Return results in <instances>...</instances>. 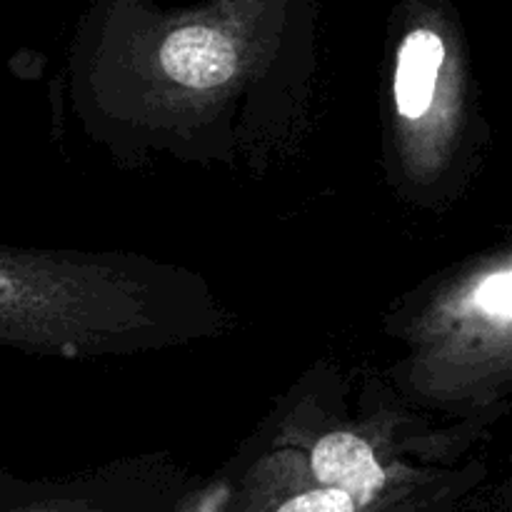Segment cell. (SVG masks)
<instances>
[{
	"label": "cell",
	"mask_w": 512,
	"mask_h": 512,
	"mask_svg": "<svg viewBox=\"0 0 512 512\" xmlns=\"http://www.w3.org/2000/svg\"><path fill=\"white\" fill-rule=\"evenodd\" d=\"M230 0L198 10L190 20L165 30L158 43V63L175 83L188 88H213L235 73L238 40L228 18Z\"/></svg>",
	"instance_id": "cell-1"
},
{
	"label": "cell",
	"mask_w": 512,
	"mask_h": 512,
	"mask_svg": "<svg viewBox=\"0 0 512 512\" xmlns=\"http://www.w3.org/2000/svg\"><path fill=\"white\" fill-rule=\"evenodd\" d=\"M310 475L318 485L343 490L363 512L388 508L395 498V480L378 460L370 443L348 430L323 435L310 450Z\"/></svg>",
	"instance_id": "cell-2"
},
{
	"label": "cell",
	"mask_w": 512,
	"mask_h": 512,
	"mask_svg": "<svg viewBox=\"0 0 512 512\" xmlns=\"http://www.w3.org/2000/svg\"><path fill=\"white\" fill-rule=\"evenodd\" d=\"M448 63L445 38L433 23H415L398 45L393 98L400 118L418 123L433 108Z\"/></svg>",
	"instance_id": "cell-3"
},
{
	"label": "cell",
	"mask_w": 512,
	"mask_h": 512,
	"mask_svg": "<svg viewBox=\"0 0 512 512\" xmlns=\"http://www.w3.org/2000/svg\"><path fill=\"white\" fill-rule=\"evenodd\" d=\"M248 512H363L343 490L325 488L315 480L295 488L263 493Z\"/></svg>",
	"instance_id": "cell-4"
},
{
	"label": "cell",
	"mask_w": 512,
	"mask_h": 512,
	"mask_svg": "<svg viewBox=\"0 0 512 512\" xmlns=\"http://www.w3.org/2000/svg\"><path fill=\"white\" fill-rule=\"evenodd\" d=\"M0 512H108L88 498H48L25 505H13Z\"/></svg>",
	"instance_id": "cell-5"
},
{
	"label": "cell",
	"mask_w": 512,
	"mask_h": 512,
	"mask_svg": "<svg viewBox=\"0 0 512 512\" xmlns=\"http://www.w3.org/2000/svg\"><path fill=\"white\" fill-rule=\"evenodd\" d=\"M180 512H223V505H220L218 498H203L193 505V508H185Z\"/></svg>",
	"instance_id": "cell-6"
}]
</instances>
